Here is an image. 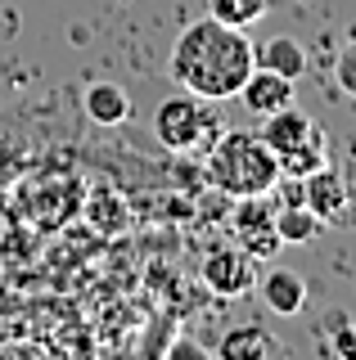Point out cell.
Masks as SVG:
<instances>
[{
    "label": "cell",
    "mask_w": 356,
    "mask_h": 360,
    "mask_svg": "<svg viewBox=\"0 0 356 360\" xmlns=\"http://www.w3.org/2000/svg\"><path fill=\"white\" fill-rule=\"evenodd\" d=\"M153 135H158L167 153H203L221 135V117L212 99H198L190 90H181V95L163 99L153 108Z\"/></svg>",
    "instance_id": "obj_4"
},
{
    "label": "cell",
    "mask_w": 356,
    "mask_h": 360,
    "mask_svg": "<svg viewBox=\"0 0 356 360\" xmlns=\"http://www.w3.org/2000/svg\"><path fill=\"white\" fill-rule=\"evenodd\" d=\"M280 352H284V342L271 329H262V324H235L217 342L221 360H262V356H280Z\"/></svg>",
    "instance_id": "obj_10"
},
{
    "label": "cell",
    "mask_w": 356,
    "mask_h": 360,
    "mask_svg": "<svg viewBox=\"0 0 356 360\" xmlns=\"http://www.w3.org/2000/svg\"><path fill=\"white\" fill-rule=\"evenodd\" d=\"M203 284L217 292V297H248L258 288V257H248L243 248H212L203 257Z\"/></svg>",
    "instance_id": "obj_6"
},
{
    "label": "cell",
    "mask_w": 356,
    "mask_h": 360,
    "mask_svg": "<svg viewBox=\"0 0 356 360\" xmlns=\"http://www.w3.org/2000/svg\"><path fill=\"white\" fill-rule=\"evenodd\" d=\"M167 68H172V82L181 90L221 104V99L239 95L243 77L253 72V41L243 37V27L217 22L208 14V18H194L176 37Z\"/></svg>",
    "instance_id": "obj_1"
},
{
    "label": "cell",
    "mask_w": 356,
    "mask_h": 360,
    "mask_svg": "<svg viewBox=\"0 0 356 360\" xmlns=\"http://www.w3.org/2000/svg\"><path fill=\"white\" fill-rule=\"evenodd\" d=\"M235 243L243 248L248 257H266L280 252V234H275V198L271 194H248V198H235Z\"/></svg>",
    "instance_id": "obj_5"
},
{
    "label": "cell",
    "mask_w": 356,
    "mask_h": 360,
    "mask_svg": "<svg viewBox=\"0 0 356 360\" xmlns=\"http://www.w3.org/2000/svg\"><path fill=\"white\" fill-rule=\"evenodd\" d=\"M320 230H325V225H320V217L307 207V202L275 207V234H280V243H311Z\"/></svg>",
    "instance_id": "obj_13"
},
{
    "label": "cell",
    "mask_w": 356,
    "mask_h": 360,
    "mask_svg": "<svg viewBox=\"0 0 356 360\" xmlns=\"http://www.w3.org/2000/svg\"><path fill=\"white\" fill-rule=\"evenodd\" d=\"M163 352H167V356H194V360H203V356H208L198 342H185V338H181V342H172V347H163Z\"/></svg>",
    "instance_id": "obj_18"
},
{
    "label": "cell",
    "mask_w": 356,
    "mask_h": 360,
    "mask_svg": "<svg viewBox=\"0 0 356 360\" xmlns=\"http://www.w3.org/2000/svg\"><path fill=\"white\" fill-rule=\"evenodd\" d=\"M239 99H243V108H248L253 117H266V112L293 104V82L280 77V72H271V68L253 63V72L243 77V86H239Z\"/></svg>",
    "instance_id": "obj_8"
},
{
    "label": "cell",
    "mask_w": 356,
    "mask_h": 360,
    "mask_svg": "<svg viewBox=\"0 0 356 360\" xmlns=\"http://www.w3.org/2000/svg\"><path fill=\"white\" fill-rule=\"evenodd\" d=\"M333 352L343 360H356V324H333Z\"/></svg>",
    "instance_id": "obj_17"
},
{
    "label": "cell",
    "mask_w": 356,
    "mask_h": 360,
    "mask_svg": "<svg viewBox=\"0 0 356 360\" xmlns=\"http://www.w3.org/2000/svg\"><path fill=\"white\" fill-rule=\"evenodd\" d=\"M86 217H91L99 230H122L127 225V202H122L117 194H108V189H95L91 198H86Z\"/></svg>",
    "instance_id": "obj_15"
},
{
    "label": "cell",
    "mask_w": 356,
    "mask_h": 360,
    "mask_svg": "<svg viewBox=\"0 0 356 360\" xmlns=\"http://www.w3.org/2000/svg\"><path fill=\"white\" fill-rule=\"evenodd\" d=\"M333 82H338L343 95L356 99V32H352V41L338 50V59H333Z\"/></svg>",
    "instance_id": "obj_16"
},
{
    "label": "cell",
    "mask_w": 356,
    "mask_h": 360,
    "mask_svg": "<svg viewBox=\"0 0 356 360\" xmlns=\"http://www.w3.org/2000/svg\"><path fill=\"white\" fill-rule=\"evenodd\" d=\"M266 5H271V0H208V14L217 22H230V27L248 32L253 22L266 14Z\"/></svg>",
    "instance_id": "obj_14"
},
{
    "label": "cell",
    "mask_w": 356,
    "mask_h": 360,
    "mask_svg": "<svg viewBox=\"0 0 356 360\" xmlns=\"http://www.w3.org/2000/svg\"><path fill=\"white\" fill-rule=\"evenodd\" d=\"M258 135H262L266 149L280 158V176H298V180H303V176L316 172V167L329 162V140H325V131H320L303 108H293V104L266 112Z\"/></svg>",
    "instance_id": "obj_3"
},
{
    "label": "cell",
    "mask_w": 356,
    "mask_h": 360,
    "mask_svg": "<svg viewBox=\"0 0 356 360\" xmlns=\"http://www.w3.org/2000/svg\"><path fill=\"white\" fill-rule=\"evenodd\" d=\"M208 180L230 198L248 194H271V185L280 180V158L262 144L258 131H226L208 144Z\"/></svg>",
    "instance_id": "obj_2"
},
{
    "label": "cell",
    "mask_w": 356,
    "mask_h": 360,
    "mask_svg": "<svg viewBox=\"0 0 356 360\" xmlns=\"http://www.w3.org/2000/svg\"><path fill=\"white\" fill-rule=\"evenodd\" d=\"M258 292L266 297V307L275 315H298L307 307V279L298 275V270H284V266L258 275Z\"/></svg>",
    "instance_id": "obj_9"
},
{
    "label": "cell",
    "mask_w": 356,
    "mask_h": 360,
    "mask_svg": "<svg viewBox=\"0 0 356 360\" xmlns=\"http://www.w3.org/2000/svg\"><path fill=\"white\" fill-rule=\"evenodd\" d=\"M303 202L320 217V225H338L348 221V202H352V185L343 172H333V167H316L311 176H303Z\"/></svg>",
    "instance_id": "obj_7"
},
{
    "label": "cell",
    "mask_w": 356,
    "mask_h": 360,
    "mask_svg": "<svg viewBox=\"0 0 356 360\" xmlns=\"http://www.w3.org/2000/svg\"><path fill=\"white\" fill-rule=\"evenodd\" d=\"M253 63L271 68V72L288 77V82H298V77L307 72V45L298 41V37H288V32H280V37H266L262 50L253 45Z\"/></svg>",
    "instance_id": "obj_11"
},
{
    "label": "cell",
    "mask_w": 356,
    "mask_h": 360,
    "mask_svg": "<svg viewBox=\"0 0 356 360\" xmlns=\"http://www.w3.org/2000/svg\"><path fill=\"white\" fill-rule=\"evenodd\" d=\"M82 108L99 127H122V122L131 117V95L117 82H91L82 90Z\"/></svg>",
    "instance_id": "obj_12"
}]
</instances>
